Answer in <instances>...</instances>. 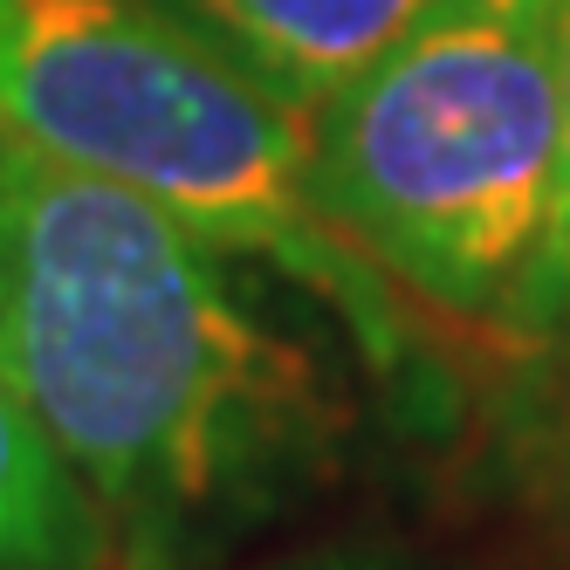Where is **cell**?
I'll list each match as a JSON object with an SVG mask.
<instances>
[{"label": "cell", "mask_w": 570, "mask_h": 570, "mask_svg": "<svg viewBox=\"0 0 570 570\" xmlns=\"http://www.w3.org/2000/svg\"><path fill=\"white\" fill-rule=\"evenodd\" d=\"M227 262L0 117V372L110 570H214L337 461V385Z\"/></svg>", "instance_id": "1"}, {"label": "cell", "mask_w": 570, "mask_h": 570, "mask_svg": "<svg viewBox=\"0 0 570 570\" xmlns=\"http://www.w3.org/2000/svg\"><path fill=\"white\" fill-rule=\"evenodd\" d=\"M0 117L42 151L166 207L220 255L262 262L316 296L413 420L454 413L405 289L316 207L309 110L268 90L193 14L158 0H0Z\"/></svg>", "instance_id": "2"}, {"label": "cell", "mask_w": 570, "mask_h": 570, "mask_svg": "<svg viewBox=\"0 0 570 570\" xmlns=\"http://www.w3.org/2000/svg\"><path fill=\"white\" fill-rule=\"evenodd\" d=\"M309 186L392 289L461 323L557 331V0H426L309 110Z\"/></svg>", "instance_id": "3"}, {"label": "cell", "mask_w": 570, "mask_h": 570, "mask_svg": "<svg viewBox=\"0 0 570 570\" xmlns=\"http://www.w3.org/2000/svg\"><path fill=\"white\" fill-rule=\"evenodd\" d=\"M426 0H186L220 49H234L296 110L337 97Z\"/></svg>", "instance_id": "4"}, {"label": "cell", "mask_w": 570, "mask_h": 570, "mask_svg": "<svg viewBox=\"0 0 570 570\" xmlns=\"http://www.w3.org/2000/svg\"><path fill=\"white\" fill-rule=\"evenodd\" d=\"M0 570H110V543L0 372Z\"/></svg>", "instance_id": "5"}, {"label": "cell", "mask_w": 570, "mask_h": 570, "mask_svg": "<svg viewBox=\"0 0 570 570\" xmlns=\"http://www.w3.org/2000/svg\"><path fill=\"white\" fill-rule=\"evenodd\" d=\"M557 90H563V268H557V323H570V0H557Z\"/></svg>", "instance_id": "6"}, {"label": "cell", "mask_w": 570, "mask_h": 570, "mask_svg": "<svg viewBox=\"0 0 570 570\" xmlns=\"http://www.w3.org/2000/svg\"><path fill=\"white\" fill-rule=\"evenodd\" d=\"M268 570H405L392 550H372V543H337V550H303L289 563H268Z\"/></svg>", "instance_id": "7"}]
</instances>
